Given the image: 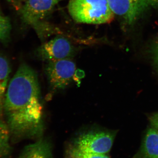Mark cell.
I'll list each match as a JSON object with an SVG mask.
<instances>
[{
    "instance_id": "cell-1",
    "label": "cell",
    "mask_w": 158,
    "mask_h": 158,
    "mask_svg": "<svg viewBox=\"0 0 158 158\" xmlns=\"http://www.w3.org/2000/svg\"><path fill=\"white\" fill-rule=\"evenodd\" d=\"M43 108L35 71L22 63L9 82L4 106V118L11 143L42 137Z\"/></svg>"
},
{
    "instance_id": "cell-2",
    "label": "cell",
    "mask_w": 158,
    "mask_h": 158,
    "mask_svg": "<svg viewBox=\"0 0 158 158\" xmlns=\"http://www.w3.org/2000/svg\"><path fill=\"white\" fill-rule=\"evenodd\" d=\"M68 9L74 20L81 23H107L115 15L107 0H69Z\"/></svg>"
},
{
    "instance_id": "cell-3",
    "label": "cell",
    "mask_w": 158,
    "mask_h": 158,
    "mask_svg": "<svg viewBox=\"0 0 158 158\" xmlns=\"http://www.w3.org/2000/svg\"><path fill=\"white\" fill-rule=\"evenodd\" d=\"M116 135V131L91 128L78 134L70 144L87 152L107 154L112 148Z\"/></svg>"
},
{
    "instance_id": "cell-4",
    "label": "cell",
    "mask_w": 158,
    "mask_h": 158,
    "mask_svg": "<svg viewBox=\"0 0 158 158\" xmlns=\"http://www.w3.org/2000/svg\"><path fill=\"white\" fill-rule=\"evenodd\" d=\"M76 65L70 59L48 62L45 73L50 87L53 91L63 90L74 79Z\"/></svg>"
},
{
    "instance_id": "cell-5",
    "label": "cell",
    "mask_w": 158,
    "mask_h": 158,
    "mask_svg": "<svg viewBox=\"0 0 158 158\" xmlns=\"http://www.w3.org/2000/svg\"><path fill=\"white\" fill-rule=\"evenodd\" d=\"M62 0H27L20 11L23 21L37 27Z\"/></svg>"
},
{
    "instance_id": "cell-6",
    "label": "cell",
    "mask_w": 158,
    "mask_h": 158,
    "mask_svg": "<svg viewBox=\"0 0 158 158\" xmlns=\"http://www.w3.org/2000/svg\"><path fill=\"white\" fill-rule=\"evenodd\" d=\"M75 50L73 46L63 37H56L43 44L37 50L39 58L48 62L70 59Z\"/></svg>"
},
{
    "instance_id": "cell-7",
    "label": "cell",
    "mask_w": 158,
    "mask_h": 158,
    "mask_svg": "<svg viewBox=\"0 0 158 158\" xmlns=\"http://www.w3.org/2000/svg\"><path fill=\"white\" fill-rule=\"evenodd\" d=\"M114 15L131 24L148 7L146 0H107Z\"/></svg>"
},
{
    "instance_id": "cell-8",
    "label": "cell",
    "mask_w": 158,
    "mask_h": 158,
    "mask_svg": "<svg viewBox=\"0 0 158 158\" xmlns=\"http://www.w3.org/2000/svg\"><path fill=\"white\" fill-rule=\"evenodd\" d=\"M52 149L50 141L42 137L24 148L17 158H54Z\"/></svg>"
},
{
    "instance_id": "cell-9",
    "label": "cell",
    "mask_w": 158,
    "mask_h": 158,
    "mask_svg": "<svg viewBox=\"0 0 158 158\" xmlns=\"http://www.w3.org/2000/svg\"><path fill=\"white\" fill-rule=\"evenodd\" d=\"M134 158H158V130L152 127L148 128Z\"/></svg>"
},
{
    "instance_id": "cell-10",
    "label": "cell",
    "mask_w": 158,
    "mask_h": 158,
    "mask_svg": "<svg viewBox=\"0 0 158 158\" xmlns=\"http://www.w3.org/2000/svg\"><path fill=\"white\" fill-rule=\"evenodd\" d=\"M11 67L9 60L0 53V118H4V106L9 86Z\"/></svg>"
},
{
    "instance_id": "cell-11",
    "label": "cell",
    "mask_w": 158,
    "mask_h": 158,
    "mask_svg": "<svg viewBox=\"0 0 158 158\" xmlns=\"http://www.w3.org/2000/svg\"><path fill=\"white\" fill-rule=\"evenodd\" d=\"M11 137L5 120L0 118V158H10L12 152Z\"/></svg>"
},
{
    "instance_id": "cell-12",
    "label": "cell",
    "mask_w": 158,
    "mask_h": 158,
    "mask_svg": "<svg viewBox=\"0 0 158 158\" xmlns=\"http://www.w3.org/2000/svg\"><path fill=\"white\" fill-rule=\"evenodd\" d=\"M66 158H110L107 154H98L81 150L69 144L66 151Z\"/></svg>"
},
{
    "instance_id": "cell-13",
    "label": "cell",
    "mask_w": 158,
    "mask_h": 158,
    "mask_svg": "<svg viewBox=\"0 0 158 158\" xmlns=\"http://www.w3.org/2000/svg\"><path fill=\"white\" fill-rule=\"evenodd\" d=\"M11 29L10 20L0 11V42L5 45L10 41Z\"/></svg>"
},
{
    "instance_id": "cell-14",
    "label": "cell",
    "mask_w": 158,
    "mask_h": 158,
    "mask_svg": "<svg viewBox=\"0 0 158 158\" xmlns=\"http://www.w3.org/2000/svg\"><path fill=\"white\" fill-rule=\"evenodd\" d=\"M151 52L155 63L158 67V41L155 43L152 46Z\"/></svg>"
},
{
    "instance_id": "cell-15",
    "label": "cell",
    "mask_w": 158,
    "mask_h": 158,
    "mask_svg": "<svg viewBox=\"0 0 158 158\" xmlns=\"http://www.w3.org/2000/svg\"><path fill=\"white\" fill-rule=\"evenodd\" d=\"M150 121L152 127L158 130V113H156L151 116Z\"/></svg>"
},
{
    "instance_id": "cell-16",
    "label": "cell",
    "mask_w": 158,
    "mask_h": 158,
    "mask_svg": "<svg viewBox=\"0 0 158 158\" xmlns=\"http://www.w3.org/2000/svg\"><path fill=\"white\" fill-rule=\"evenodd\" d=\"M148 7L158 9V0H146Z\"/></svg>"
}]
</instances>
